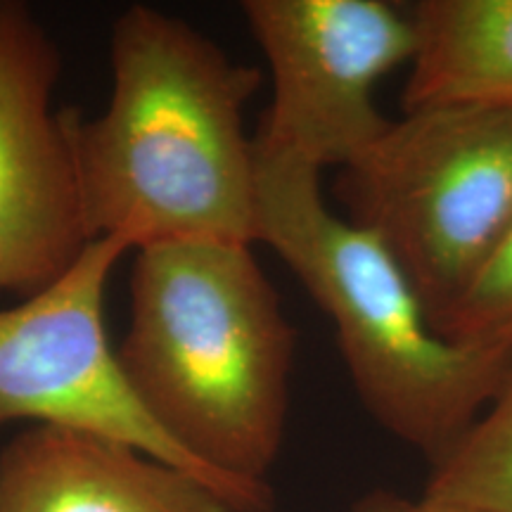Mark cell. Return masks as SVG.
<instances>
[{
    "instance_id": "8",
    "label": "cell",
    "mask_w": 512,
    "mask_h": 512,
    "mask_svg": "<svg viewBox=\"0 0 512 512\" xmlns=\"http://www.w3.org/2000/svg\"><path fill=\"white\" fill-rule=\"evenodd\" d=\"M0 512H233L188 472L95 434L36 425L0 448Z\"/></svg>"
},
{
    "instance_id": "11",
    "label": "cell",
    "mask_w": 512,
    "mask_h": 512,
    "mask_svg": "<svg viewBox=\"0 0 512 512\" xmlns=\"http://www.w3.org/2000/svg\"><path fill=\"white\" fill-rule=\"evenodd\" d=\"M437 330L458 344L512 356V228Z\"/></svg>"
},
{
    "instance_id": "6",
    "label": "cell",
    "mask_w": 512,
    "mask_h": 512,
    "mask_svg": "<svg viewBox=\"0 0 512 512\" xmlns=\"http://www.w3.org/2000/svg\"><path fill=\"white\" fill-rule=\"evenodd\" d=\"M242 15L271 69L256 147L313 169H347L389 126L375 88L411 64V10L387 0H247Z\"/></svg>"
},
{
    "instance_id": "12",
    "label": "cell",
    "mask_w": 512,
    "mask_h": 512,
    "mask_svg": "<svg viewBox=\"0 0 512 512\" xmlns=\"http://www.w3.org/2000/svg\"><path fill=\"white\" fill-rule=\"evenodd\" d=\"M351 512H479V510L465 508V505H456V503L437 501V498H430L425 494L420 498H406V496L389 494V491H377V494H370L368 498H363V501L358 503Z\"/></svg>"
},
{
    "instance_id": "5",
    "label": "cell",
    "mask_w": 512,
    "mask_h": 512,
    "mask_svg": "<svg viewBox=\"0 0 512 512\" xmlns=\"http://www.w3.org/2000/svg\"><path fill=\"white\" fill-rule=\"evenodd\" d=\"M126 252L117 238L88 242L53 285L0 311V430L36 420L119 441L200 479L233 512H271L273 494L242 489L197 463L128 384L102 320L107 280Z\"/></svg>"
},
{
    "instance_id": "2",
    "label": "cell",
    "mask_w": 512,
    "mask_h": 512,
    "mask_svg": "<svg viewBox=\"0 0 512 512\" xmlns=\"http://www.w3.org/2000/svg\"><path fill=\"white\" fill-rule=\"evenodd\" d=\"M294 349L297 328L252 245L136 252L119 366L152 420L230 484L273 494Z\"/></svg>"
},
{
    "instance_id": "4",
    "label": "cell",
    "mask_w": 512,
    "mask_h": 512,
    "mask_svg": "<svg viewBox=\"0 0 512 512\" xmlns=\"http://www.w3.org/2000/svg\"><path fill=\"white\" fill-rule=\"evenodd\" d=\"M344 216L394 256L437 325L512 228V110H406L347 169Z\"/></svg>"
},
{
    "instance_id": "9",
    "label": "cell",
    "mask_w": 512,
    "mask_h": 512,
    "mask_svg": "<svg viewBox=\"0 0 512 512\" xmlns=\"http://www.w3.org/2000/svg\"><path fill=\"white\" fill-rule=\"evenodd\" d=\"M408 10L415 53L403 110H512V0H420Z\"/></svg>"
},
{
    "instance_id": "1",
    "label": "cell",
    "mask_w": 512,
    "mask_h": 512,
    "mask_svg": "<svg viewBox=\"0 0 512 512\" xmlns=\"http://www.w3.org/2000/svg\"><path fill=\"white\" fill-rule=\"evenodd\" d=\"M112 95L91 121L74 112L76 178L93 240L128 249L256 242L254 143L245 107L261 72L147 5L110 38Z\"/></svg>"
},
{
    "instance_id": "13",
    "label": "cell",
    "mask_w": 512,
    "mask_h": 512,
    "mask_svg": "<svg viewBox=\"0 0 512 512\" xmlns=\"http://www.w3.org/2000/svg\"><path fill=\"white\" fill-rule=\"evenodd\" d=\"M0 5H3V3H0Z\"/></svg>"
},
{
    "instance_id": "7",
    "label": "cell",
    "mask_w": 512,
    "mask_h": 512,
    "mask_svg": "<svg viewBox=\"0 0 512 512\" xmlns=\"http://www.w3.org/2000/svg\"><path fill=\"white\" fill-rule=\"evenodd\" d=\"M60 67L27 5H0V290L24 299L93 242L74 164L76 110H53Z\"/></svg>"
},
{
    "instance_id": "10",
    "label": "cell",
    "mask_w": 512,
    "mask_h": 512,
    "mask_svg": "<svg viewBox=\"0 0 512 512\" xmlns=\"http://www.w3.org/2000/svg\"><path fill=\"white\" fill-rule=\"evenodd\" d=\"M425 496L479 512H512V375L437 463Z\"/></svg>"
},
{
    "instance_id": "3",
    "label": "cell",
    "mask_w": 512,
    "mask_h": 512,
    "mask_svg": "<svg viewBox=\"0 0 512 512\" xmlns=\"http://www.w3.org/2000/svg\"><path fill=\"white\" fill-rule=\"evenodd\" d=\"M320 174L254 145L256 242L328 313L377 425L437 463L510 380L512 356L441 335L394 256L323 200Z\"/></svg>"
}]
</instances>
